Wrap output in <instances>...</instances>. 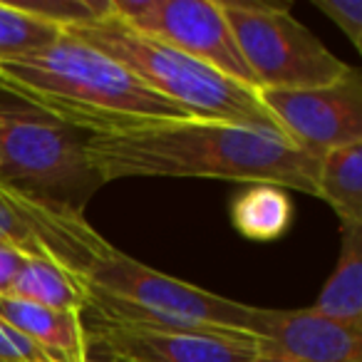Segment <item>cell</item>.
Listing matches in <instances>:
<instances>
[{
    "label": "cell",
    "mask_w": 362,
    "mask_h": 362,
    "mask_svg": "<svg viewBox=\"0 0 362 362\" xmlns=\"http://www.w3.org/2000/svg\"><path fill=\"white\" fill-rule=\"evenodd\" d=\"M315 197L340 218V226H362V141L342 144L317 159Z\"/></svg>",
    "instance_id": "14"
},
{
    "label": "cell",
    "mask_w": 362,
    "mask_h": 362,
    "mask_svg": "<svg viewBox=\"0 0 362 362\" xmlns=\"http://www.w3.org/2000/svg\"><path fill=\"white\" fill-rule=\"evenodd\" d=\"M0 246L52 261L85 281L112 243L87 223L85 214L47 206L0 187Z\"/></svg>",
    "instance_id": "9"
},
{
    "label": "cell",
    "mask_w": 362,
    "mask_h": 362,
    "mask_svg": "<svg viewBox=\"0 0 362 362\" xmlns=\"http://www.w3.org/2000/svg\"><path fill=\"white\" fill-rule=\"evenodd\" d=\"M30 256L16 251L11 246H0V296H8L13 291V283H16L21 268L25 266V261Z\"/></svg>",
    "instance_id": "21"
},
{
    "label": "cell",
    "mask_w": 362,
    "mask_h": 362,
    "mask_svg": "<svg viewBox=\"0 0 362 362\" xmlns=\"http://www.w3.org/2000/svg\"><path fill=\"white\" fill-rule=\"evenodd\" d=\"M0 320L33 342L50 362H87L90 342L82 313L35 305L16 296H0Z\"/></svg>",
    "instance_id": "12"
},
{
    "label": "cell",
    "mask_w": 362,
    "mask_h": 362,
    "mask_svg": "<svg viewBox=\"0 0 362 362\" xmlns=\"http://www.w3.org/2000/svg\"><path fill=\"white\" fill-rule=\"evenodd\" d=\"M87 342L90 352L132 362H253L261 357V340L256 335L206 327L92 322Z\"/></svg>",
    "instance_id": "10"
},
{
    "label": "cell",
    "mask_w": 362,
    "mask_h": 362,
    "mask_svg": "<svg viewBox=\"0 0 362 362\" xmlns=\"http://www.w3.org/2000/svg\"><path fill=\"white\" fill-rule=\"evenodd\" d=\"M0 92L87 136L194 117L87 42L62 33L52 45L0 62Z\"/></svg>",
    "instance_id": "2"
},
{
    "label": "cell",
    "mask_w": 362,
    "mask_h": 362,
    "mask_svg": "<svg viewBox=\"0 0 362 362\" xmlns=\"http://www.w3.org/2000/svg\"><path fill=\"white\" fill-rule=\"evenodd\" d=\"M85 154L102 184L156 176L223 179L315 197L317 159L273 127L184 117L87 136Z\"/></svg>",
    "instance_id": "1"
},
{
    "label": "cell",
    "mask_w": 362,
    "mask_h": 362,
    "mask_svg": "<svg viewBox=\"0 0 362 362\" xmlns=\"http://www.w3.org/2000/svg\"><path fill=\"white\" fill-rule=\"evenodd\" d=\"M261 355L288 362H362V332L313 313L263 308Z\"/></svg>",
    "instance_id": "11"
},
{
    "label": "cell",
    "mask_w": 362,
    "mask_h": 362,
    "mask_svg": "<svg viewBox=\"0 0 362 362\" xmlns=\"http://www.w3.org/2000/svg\"><path fill=\"white\" fill-rule=\"evenodd\" d=\"M313 6L340 28L357 52H362V0H313Z\"/></svg>",
    "instance_id": "19"
},
{
    "label": "cell",
    "mask_w": 362,
    "mask_h": 362,
    "mask_svg": "<svg viewBox=\"0 0 362 362\" xmlns=\"http://www.w3.org/2000/svg\"><path fill=\"white\" fill-rule=\"evenodd\" d=\"M218 6L251 70L256 92L322 87L350 70L291 16V3L218 0Z\"/></svg>",
    "instance_id": "6"
},
{
    "label": "cell",
    "mask_w": 362,
    "mask_h": 362,
    "mask_svg": "<svg viewBox=\"0 0 362 362\" xmlns=\"http://www.w3.org/2000/svg\"><path fill=\"white\" fill-rule=\"evenodd\" d=\"M340 256L313 313L362 332V226H340Z\"/></svg>",
    "instance_id": "13"
},
{
    "label": "cell",
    "mask_w": 362,
    "mask_h": 362,
    "mask_svg": "<svg viewBox=\"0 0 362 362\" xmlns=\"http://www.w3.org/2000/svg\"><path fill=\"white\" fill-rule=\"evenodd\" d=\"M115 16L136 33L256 90L218 0H115Z\"/></svg>",
    "instance_id": "7"
},
{
    "label": "cell",
    "mask_w": 362,
    "mask_h": 362,
    "mask_svg": "<svg viewBox=\"0 0 362 362\" xmlns=\"http://www.w3.org/2000/svg\"><path fill=\"white\" fill-rule=\"evenodd\" d=\"M231 223L248 241H276L293 223V202L286 189L251 184L231 202Z\"/></svg>",
    "instance_id": "15"
},
{
    "label": "cell",
    "mask_w": 362,
    "mask_h": 362,
    "mask_svg": "<svg viewBox=\"0 0 362 362\" xmlns=\"http://www.w3.org/2000/svg\"><path fill=\"white\" fill-rule=\"evenodd\" d=\"M85 313L92 322L149 327H206L258 337L263 308L216 296L171 278L115 246L85 276ZM82 313V315H85Z\"/></svg>",
    "instance_id": "3"
},
{
    "label": "cell",
    "mask_w": 362,
    "mask_h": 362,
    "mask_svg": "<svg viewBox=\"0 0 362 362\" xmlns=\"http://www.w3.org/2000/svg\"><path fill=\"white\" fill-rule=\"evenodd\" d=\"M13 6L60 33L115 16V0H21Z\"/></svg>",
    "instance_id": "18"
},
{
    "label": "cell",
    "mask_w": 362,
    "mask_h": 362,
    "mask_svg": "<svg viewBox=\"0 0 362 362\" xmlns=\"http://www.w3.org/2000/svg\"><path fill=\"white\" fill-rule=\"evenodd\" d=\"M65 35L77 37L119 62L151 92L179 105L189 115L278 129L256 90L144 33H136L122 18L110 16L90 25L72 28Z\"/></svg>",
    "instance_id": "4"
},
{
    "label": "cell",
    "mask_w": 362,
    "mask_h": 362,
    "mask_svg": "<svg viewBox=\"0 0 362 362\" xmlns=\"http://www.w3.org/2000/svg\"><path fill=\"white\" fill-rule=\"evenodd\" d=\"M253 362H288V360H281V357H268V355H261V357H256Z\"/></svg>",
    "instance_id": "23"
},
{
    "label": "cell",
    "mask_w": 362,
    "mask_h": 362,
    "mask_svg": "<svg viewBox=\"0 0 362 362\" xmlns=\"http://www.w3.org/2000/svg\"><path fill=\"white\" fill-rule=\"evenodd\" d=\"M87 134L21 100H0V187L85 214L105 184L87 161Z\"/></svg>",
    "instance_id": "5"
},
{
    "label": "cell",
    "mask_w": 362,
    "mask_h": 362,
    "mask_svg": "<svg viewBox=\"0 0 362 362\" xmlns=\"http://www.w3.org/2000/svg\"><path fill=\"white\" fill-rule=\"evenodd\" d=\"M0 362H50L28 337L0 320Z\"/></svg>",
    "instance_id": "20"
},
{
    "label": "cell",
    "mask_w": 362,
    "mask_h": 362,
    "mask_svg": "<svg viewBox=\"0 0 362 362\" xmlns=\"http://www.w3.org/2000/svg\"><path fill=\"white\" fill-rule=\"evenodd\" d=\"M60 35V30L18 11L13 3H0V62L42 50Z\"/></svg>",
    "instance_id": "17"
},
{
    "label": "cell",
    "mask_w": 362,
    "mask_h": 362,
    "mask_svg": "<svg viewBox=\"0 0 362 362\" xmlns=\"http://www.w3.org/2000/svg\"><path fill=\"white\" fill-rule=\"evenodd\" d=\"M258 100L278 129L315 159L335 146L362 141V72L357 67L322 87L258 90Z\"/></svg>",
    "instance_id": "8"
},
{
    "label": "cell",
    "mask_w": 362,
    "mask_h": 362,
    "mask_svg": "<svg viewBox=\"0 0 362 362\" xmlns=\"http://www.w3.org/2000/svg\"><path fill=\"white\" fill-rule=\"evenodd\" d=\"M87 362H132V360L115 357V355H97V352H90V360H87Z\"/></svg>",
    "instance_id": "22"
},
{
    "label": "cell",
    "mask_w": 362,
    "mask_h": 362,
    "mask_svg": "<svg viewBox=\"0 0 362 362\" xmlns=\"http://www.w3.org/2000/svg\"><path fill=\"white\" fill-rule=\"evenodd\" d=\"M8 296L55 310L85 313V283L57 263L42 258H28Z\"/></svg>",
    "instance_id": "16"
}]
</instances>
